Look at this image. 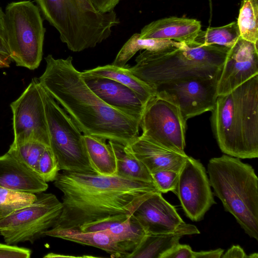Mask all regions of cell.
Masks as SVG:
<instances>
[{"mask_svg": "<svg viewBox=\"0 0 258 258\" xmlns=\"http://www.w3.org/2000/svg\"><path fill=\"white\" fill-rule=\"evenodd\" d=\"M182 42L167 39H141L140 33L134 34L118 52L112 64L124 68L126 63L140 50L156 51L171 46H179Z\"/></svg>", "mask_w": 258, "mask_h": 258, "instance_id": "obj_25", "label": "cell"}, {"mask_svg": "<svg viewBox=\"0 0 258 258\" xmlns=\"http://www.w3.org/2000/svg\"><path fill=\"white\" fill-rule=\"evenodd\" d=\"M240 36L237 23L233 22L223 26L201 30L194 41L201 45L216 44L230 48Z\"/></svg>", "mask_w": 258, "mask_h": 258, "instance_id": "obj_26", "label": "cell"}, {"mask_svg": "<svg viewBox=\"0 0 258 258\" xmlns=\"http://www.w3.org/2000/svg\"><path fill=\"white\" fill-rule=\"evenodd\" d=\"M95 8L100 12L107 13L114 11L120 0H91Z\"/></svg>", "mask_w": 258, "mask_h": 258, "instance_id": "obj_35", "label": "cell"}, {"mask_svg": "<svg viewBox=\"0 0 258 258\" xmlns=\"http://www.w3.org/2000/svg\"><path fill=\"white\" fill-rule=\"evenodd\" d=\"M258 74L257 44L240 36L230 48L217 83L218 96L227 94Z\"/></svg>", "mask_w": 258, "mask_h": 258, "instance_id": "obj_15", "label": "cell"}, {"mask_svg": "<svg viewBox=\"0 0 258 258\" xmlns=\"http://www.w3.org/2000/svg\"><path fill=\"white\" fill-rule=\"evenodd\" d=\"M229 49L216 44L182 42L179 46L145 50L136 57V64L127 68L156 89L161 85L180 80L219 75Z\"/></svg>", "mask_w": 258, "mask_h": 258, "instance_id": "obj_4", "label": "cell"}, {"mask_svg": "<svg viewBox=\"0 0 258 258\" xmlns=\"http://www.w3.org/2000/svg\"><path fill=\"white\" fill-rule=\"evenodd\" d=\"M0 185L35 194L44 192L48 188L46 182L8 152L0 156Z\"/></svg>", "mask_w": 258, "mask_h": 258, "instance_id": "obj_18", "label": "cell"}, {"mask_svg": "<svg viewBox=\"0 0 258 258\" xmlns=\"http://www.w3.org/2000/svg\"><path fill=\"white\" fill-rule=\"evenodd\" d=\"M161 258H194V251L189 245L178 243L165 252Z\"/></svg>", "mask_w": 258, "mask_h": 258, "instance_id": "obj_33", "label": "cell"}, {"mask_svg": "<svg viewBox=\"0 0 258 258\" xmlns=\"http://www.w3.org/2000/svg\"><path fill=\"white\" fill-rule=\"evenodd\" d=\"M127 150L142 162L151 174L165 170L180 172L188 156L170 150L139 136L125 146Z\"/></svg>", "mask_w": 258, "mask_h": 258, "instance_id": "obj_17", "label": "cell"}, {"mask_svg": "<svg viewBox=\"0 0 258 258\" xmlns=\"http://www.w3.org/2000/svg\"><path fill=\"white\" fill-rule=\"evenodd\" d=\"M44 235L54 237L100 248L113 257H125L133 250L108 230L84 232L78 229H52Z\"/></svg>", "mask_w": 258, "mask_h": 258, "instance_id": "obj_20", "label": "cell"}, {"mask_svg": "<svg viewBox=\"0 0 258 258\" xmlns=\"http://www.w3.org/2000/svg\"><path fill=\"white\" fill-rule=\"evenodd\" d=\"M44 18L74 52L95 47L119 23L114 11L102 13L91 0H35Z\"/></svg>", "mask_w": 258, "mask_h": 258, "instance_id": "obj_6", "label": "cell"}, {"mask_svg": "<svg viewBox=\"0 0 258 258\" xmlns=\"http://www.w3.org/2000/svg\"><path fill=\"white\" fill-rule=\"evenodd\" d=\"M219 76L180 80L161 85L156 89L174 99L183 118L187 121L191 117L212 110L218 97Z\"/></svg>", "mask_w": 258, "mask_h": 258, "instance_id": "obj_13", "label": "cell"}, {"mask_svg": "<svg viewBox=\"0 0 258 258\" xmlns=\"http://www.w3.org/2000/svg\"><path fill=\"white\" fill-rule=\"evenodd\" d=\"M54 185L63 194L62 211L51 228L57 230L78 229L108 216L132 215L144 201L159 192L153 182L64 171Z\"/></svg>", "mask_w": 258, "mask_h": 258, "instance_id": "obj_1", "label": "cell"}, {"mask_svg": "<svg viewBox=\"0 0 258 258\" xmlns=\"http://www.w3.org/2000/svg\"><path fill=\"white\" fill-rule=\"evenodd\" d=\"M258 254L257 253H253L248 255V258H257Z\"/></svg>", "mask_w": 258, "mask_h": 258, "instance_id": "obj_39", "label": "cell"}, {"mask_svg": "<svg viewBox=\"0 0 258 258\" xmlns=\"http://www.w3.org/2000/svg\"><path fill=\"white\" fill-rule=\"evenodd\" d=\"M0 53L10 56L5 24V13L0 7Z\"/></svg>", "mask_w": 258, "mask_h": 258, "instance_id": "obj_34", "label": "cell"}, {"mask_svg": "<svg viewBox=\"0 0 258 258\" xmlns=\"http://www.w3.org/2000/svg\"><path fill=\"white\" fill-rule=\"evenodd\" d=\"M240 36L258 44V0H242L236 21Z\"/></svg>", "mask_w": 258, "mask_h": 258, "instance_id": "obj_27", "label": "cell"}, {"mask_svg": "<svg viewBox=\"0 0 258 258\" xmlns=\"http://www.w3.org/2000/svg\"><path fill=\"white\" fill-rule=\"evenodd\" d=\"M208 173L214 195L249 237L258 240V178L254 169L236 157L211 159Z\"/></svg>", "mask_w": 258, "mask_h": 258, "instance_id": "obj_5", "label": "cell"}, {"mask_svg": "<svg viewBox=\"0 0 258 258\" xmlns=\"http://www.w3.org/2000/svg\"><path fill=\"white\" fill-rule=\"evenodd\" d=\"M35 194L19 191L0 185V219L34 202Z\"/></svg>", "mask_w": 258, "mask_h": 258, "instance_id": "obj_29", "label": "cell"}, {"mask_svg": "<svg viewBox=\"0 0 258 258\" xmlns=\"http://www.w3.org/2000/svg\"><path fill=\"white\" fill-rule=\"evenodd\" d=\"M83 139L89 161L96 172L105 176L116 174L115 156L106 140L85 135Z\"/></svg>", "mask_w": 258, "mask_h": 258, "instance_id": "obj_22", "label": "cell"}, {"mask_svg": "<svg viewBox=\"0 0 258 258\" xmlns=\"http://www.w3.org/2000/svg\"><path fill=\"white\" fill-rule=\"evenodd\" d=\"M211 123L221 151L241 159L258 157V74L219 95Z\"/></svg>", "mask_w": 258, "mask_h": 258, "instance_id": "obj_3", "label": "cell"}, {"mask_svg": "<svg viewBox=\"0 0 258 258\" xmlns=\"http://www.w3.org/2000/svg\"><path fill=\"white\" fill-rule=\"evenodd\" d=\"M81 75L89 88L103 102L141 122L146 104L133 90L109 78Z\"/></svg>", "mask_w": 258, "mask_h": 258, "instance_id": "obj_16", "label": "cell"}, {"mask_svg": "<svg viewBox=\"0 0 258 258\" xmlns=\"http://www.w3.org/2000/svg\"><path fill=\"white\" fill-rule=\"evenodd\" d=\"M179 172L161 170L151 174L153 182L161 193L172 191L175 193L179 178Z\"/></svg>", "mask_w": 258, "mask_h": 258, "instance_id": "obj_31", "label": "cell"}, {"mask_svg": "<svg viewBox=\"0 0 258 258\" xmlns=\"http://www.w3.org/2000/svg\"><path fill=\"white\" fill-rule=\"evenodd\" d=\"M32 203L0 219V235L6 243H33L55 224L62 211L61 202L52 194H37Z\"/></svg>", "mask_w": 258, "mask_h": 258, "instance_id": "obj_9", "label": "cell"}, {"mask_svg": "<svg viewBox=\"0 0 258 258\" xmlns=\"http://www.w3.org/2000/svg\"><path fill=\"white\" fill-rule=\"evenodd\" d=\"M11 61L10 57L0 53V68L9 67Z\"/></svg>", "mask_w": 258, "mask_h": 258, "instance_id": "obj_38", "label": "cell"}, {"mask_svg": "<svg viewBox=\"0 0 258 258\" xmlns=\"http://www.w3.org/2000/svg\"><path fill=\"white\" fill-rule=\"evenodd\" d=\"M47 147L38 141L27 140L17 143L13 142L8 152L36 172L38 161Z\"/></svg>", "mask_w": 258, "mask_h": 258, "instance_id": "obj_28", "label": "cell"}, {"mask_svg": "<svg viewBox=\"0 0 258 258\" xmlns=\"http://www.w3.org/2000/svg\"><path fill=\"white\" fill-rule=\"evenodd\" d=\"M5 24L10 56L17 66L33 70L42 58L45 33L39 9L31 1L9 3Z\"/></svg>", "mask_w": 258, "mask_h": 258, "instance_id": "obj_7", "label": "cell"}, {"mask_svg": "<svg viewBox=\"0 0 258 258\" xmlns=\"http://www.w3.org/2000/svg\"><path fill=\"white\" fill-rule=\"evenodd\" d=\"M174 194L186 216L193 221L202 220L216 204L205 167L199 160L189 156L179 172Z\"/></svg>", "mask_w": 258, "mask_h": 258, "instance_id": "obj_12", "label": "cell"}, {"mask_svg": "<svg viewBox=\"0 0 258 258\" xmlns=\"http://www.w3.org/2000/svg\"><path fill=\"white\" fill-rule=\"evenodd\" d=\"M142 135L165 148L185 153L186 121L174 99L157 91L147 103L140 122Z\"/></svg>", "mask_w": 258, "mask_h": 258, "instance_id": "obj_10", "label": "cell"}, {"mask_svg": "<svg viewBox=\"0 0 258 258\" xmlns=\"http://www.w3.org/2000/svg\"><path fill=\"white\" fill-rule=\"evenodd\" d=\"M108 143L115 156L116 175L131 179L153 182L152 174L145 165L134 156L125 146L111 141H108Z\"/></svg>", "mask_w": 258, "mask_h": 258, "instance_id": "obj_24", "label": "cell"}, {"mask_svg": "<svg viewBox=\"0 0 258 258\" xmlns=\"http://www.w3.org/2000/svg\"><path fill=\"white\" fill-rule=\"evenodd\" d=\"M221 257L248 258V255L246 254L240 246L233 245L224 254H222Z\"/></svg>", "mask_w": 258, "mask_h": 258, "instance_id": "obj_36", "label": "cell"}, {"mask_svg": "<svg viewBox=\"0 0 258 258\" xmlns=\"http://www.w3.org/2000/svg\"><path fill=\"white\" fill-rule=\"evenodd\" d=\"M132 216L147 234H167L179 231L186 232L189 235L200 233L195 226L183 221L175 207L160 192H155L144 201Z\"/></svg>", "mask_w": 258, "mask_h": 258, "instance_id": "obj_14", "label": "cell"}, {"mask_svg": "<svg viewBox=\"0 0 258 258\" xmlns=\"http://www.w3.org/2000/svg\"><path fill=\"white\" fill-rule=\"evenodd\" d=\"M60 170L58 162L50 147L40 156L36 168V173L45 182L54 181Z\"/></svg>", "mask_w": 258, "mask_h": 258, "instance_id": "obj_30", "label": "cell"}, {"mask_svg": "<svg viewBox=\"0 0 258 258\" xmlns=\"http://www.w3.org/2000/svg\"><path fill=\"white\" fill-rule=\"evenodd\" d=\"M189 234L184 231L167 234H147L127 258H161L179 243L180 239Z\"/></svg>", "mask_w": 258, "mask_h": 258, "instance_id": "obj_23", "label": "cell"}, {"mask_svg": "<svg viewBox=\"0 0 258 258\" xmlns=\"http://www.w3.org/2000/svg\"><path fill=\"white\" fill-rule=\"evenodd\" d=\"M30 249L7 243H0V258H29Z\"/></svg>", "mask_w": 258, "mask_h": 258, "instance_id": "obj_32", "label": "cell"}, {"mask_svg": "<svg viewBox=\"0 0 258 258\" xmlns=\"http://www.w3.org/2000/svg\"><path fill=\"white\" fill-rule=\"evenodd\" d=\"M38 79L42 87L68 113L83 135L127 146L139 136L140 121L111 107L87 86L71 56L45 58Z\"/></svg>", "mask_w": 258, "mask_h": 258, "instance_id": "obj_2", "label": "cell"}, {"mask_svg": "<svg viewBox=\"0 0 258 258\" xmlns=\"http://www.w3.org/2000/svg\"><path fill=\"white\" fill-rule=\"evenodd\" d=\"M43 87L33 78L21 95L11 103L13 143L35 140L50 147Z\"/></svg>", "mask_w": 258, "mask_h": 258, "instance_id": "obj_11", "label": "cell"}, {"mask_svg": "<svg viewBox=\"0 0 258 258\" xmlns=\"http://www.w3.org/2000/svg\"><path fill=\"white\" fill-rule=\"evenodd\" d=\"M50 148L60 169L80 173H97L89 161L83 135L65 110L43 88Z\"/></svg>", "mask_w": 258, "mask_h": 258, "instance_id": "obj_8", "label": "cell"}, {"mask_svg": "<svg viewBox=\"0 0 258 258\" xmlns=\"http://www.w3.org/2000/svg\"><path fill=\"white\" fill-rule=\"evenodd\" d=\"M81 73L83 75L107 78L117 81L133 90L146 104L157 93L155 88L136 77L127 68L111 64L99 66Z\"/></svg>", "mask_w": 258, "mask_h": 258, "instance_id": "obj_21", "label": "cell"}, {"mask_svg": "<svg viewBox=\"0 0 258 258\" xmlns=\"http://www.w3.org/2000/svg\"><path fill=\"white\" fill-rule=\"evenodd\" d=\"M224 249L218 248L209 251H194V258H221Z\"/></svg>", "mask_w": 258, "mask_h": 258, "instance_id": "obj_37", "label": "cell"}, {"mask_svg": "<svg viewBox=\"0 0 258 258\" xmlns=\"http://www.w3.org/2000/svg\"><path fill=\"white\" fill-rule=\"evenodd\" d=\"M201 30V22L197 20L170 17L153 21L144 26L140 33V38L188 43L194 41Z\"/></svg>", "mask_w": 258, "mask_h": 258, "instance_id": "obj_19", "label": "cell"}]
</instances>
